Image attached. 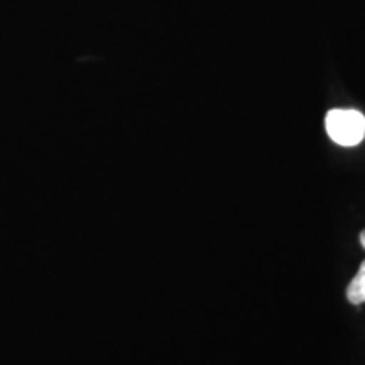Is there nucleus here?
I'll return each mask as SVG.
<instances>
[{
    "mask_svg": "<svg viewBox=\"0 0 365 365\" xmlns=\"http://www.w3.org/2000/svg\"><path fill=\"white\" fill-rule=\"evenodd\" d=\"M360 244H362V247L365 249V230L360 234Z\"/></svg>",
    "mask_w": 365,
    "mask_h": 365,
    "instance_id": "3",
    "label": "nucleus"
},
{
    "mask_svg": "<svg viewBox=\"0 0 365 365\" xmlns=\"http://www.w3.org/2000/svg\"><path fill=\"white\" fill-rule=\"evenodd\" d=\"M325 127L333 143L340 145H357L365 135V117L357 110L335 108L328 112Z\"/></svg>",
    "mask_w": 365,
    "mask_h": 365,
    "instance_id": "1",
    "label": "nucleus"
},
{
    "mask_svg": "<svg viewBox=\"0 0 365 365\" xmlns=\"http://www.w3.org/2000/svg\"><path fill=\"white\" fill-rule=\"evenodd\" d=\"M346 299L352 304L365 303V261L360 264L357 274L346 287Z\"/></svg>",
    "mask_w": 365,
    "mask_h": 365,
    "instance_id": "2",
    "label": "nucleus"
}]
</instances>
